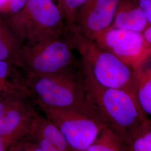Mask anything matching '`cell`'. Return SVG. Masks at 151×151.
<instances>
[{
	"mask_svg": "<svg viewBox=\"0 0 151 151\" xmlns=\"http://www.w3.org/2000/svg\"><path fill=\"white\" fill-rule=\"evenodd\" d=\"M29 134L41 137L49 143L63 151H75L69 145L57 127L39 114L32 124Z\"/></svg>",
	"mask_w": 151,
	"mask_h": 151,
	"instance_id": "12",
	"label": "cell"
},
{
	"mask_svg": "<svg viewBox=\"0 0 151 151\" xmlns=\"http://www.w3.org/2000/svg\"><path fill=\"white\" fill-rule=\"evenodd\" d=\"M13 93L30 95L25 77L12 63L0 60V98Z\"/></svg>",
	"mask_w": 151,
	"mask_h": 151,
	"instance_id": "11",
	"label": "cell"
},
{
	"mask_svg": "<svg viewBox=\"0 0 151 151\" xmlns=\"http://www.w3.org/2000/svg\"><path fill=\"white\" fill-rule=\"evenodd\" d=\"M120 1L88 0L77 12L70 28L93 40L112 25Z\"/></svg>",
	"mask_w": 151,
	"mask_h": 151,
	"instance_id": "9",
	"label": "cell"
},
{
	"mask_svg": "<svg viewBox=\"0 0 151 151\" xmlns=\"http://www.w3.org/2000/svg\"><path fill=\"white\" fill-rule=\"evenodd\" d=\"M88 0H63L61 11L64 16L68 29L72 27L75 22L77 12Z\"/></svg>",
	"mask_w": 151,
	"mask_h": 151,
	"instance_id": "17",
	"label": "cell"
},
{
	"mask_svg": "<svg viewBox=\"0 0 151 151\" xmlns=\"http://www.w3.org/2000/svg\"><path fill=\"white\" fill-rule=\"evenodd\" d=\"M7 151H26V150L22 147L20 142L18 141L10 146Z\"/></svg>",
	"mask_w": 151,
	"mask_h": 151,
	"instance_id": "22",
	"label": "cell"
},
{
	"mask_svg": "<svg viewBox=\"0 0 151 151\" xmlns=\"http://www.w3.org/2000/svg\"><path fill=\"white\" fill-rule=\"evenodd\" d=\"M75 66L48 75H25L30 97L39 108L70 110L100 120L87 99L81 69Z\"/></svg>",
	"mask_w": 151,
	"mask_h": 151,
	"instance_id": "2",
	"label": "cell"
},
{
	"mask_svg": "<svg viewBox=\"0 0 151 151\" xmlns=\"http://www.w3.org/2000/svg\"><path fill=\"white\" fill-rule=\"evenodd\" d=\"M135 92L142 109L151 117V67L135 71Z\"/></svg>",
	"mask_w": 151,
	"mask_h": 151,
	"instance_id": "13",
	"label": "cell"
},
{
	"mask_svg": "<svg viewBox=\"0 0 151 151\" xmlns=\"http://www.w3.org/2000/svg\"><path fill=\"white\" fill-rule=\"evenodd\" d=\"M45 117L60 130L75 151H85L106 127L102 122L77 111L57 108L40 107Z\"/></svg>",
	"mask_w": 151,
	"mask_h": 151,
	"instance_id": "6",
	"label": "cell"
},
{
	"mask_svg": "<svg viewBox=\"0 0 151 151\" xmlns=\"http://www.w3.org/2000/svg\"><path fill=\"white\" fill-rule=\"evenodd\" d=\"M128 151H151V119L140 123L125 142Z\"/></svg>",
	"mask_w": 151,
	"mask_h": 151,
	"instance_id": "15",
	"label": "cell"
},
{
	"mask_svg": "<svg viewBox=\"0 0 151 151\" xmlns=\"http://www.w3.org/2000/svg\"><path fill=\"white\" fill-rule=\"evenodd\" d=\"M85 151H128L124 142L108 127L101 131L96 139Z\"/></svg>",
	"mask_w": 151,
	"mask_h": 151,
	"instance_id": "16",
	"label": "cell"
},
{
	"mask_svg": "<svg viewBox=\"0 0 151 151\" xmlns=\"http://www.w3.org/2000/svg\"><path fill=\"white\" fill-rule=\"evenodd\" d=\"M27 0H6L5 6L1 16L7 17L20 10Z\"/></svg>",
	"mask_w": 151,
	"mask_h": 151,
	"instance_id": "18",
	"label": "cell"
},
{
	"mask_svg": "<svg viewBox=\"0 0 151 151\" xmlns=\"http://www.w3.org/2000/svg\"><path fill=\"white\" fill-rule=\"evenodd\" d=\"M142 35L147 43L151 45V24L142 32Z\"/></svg>",
	"mask_w": 151,
	"mask_h": 151,
	"instance_id": "21",
	"label": "cell"
},
{
	"mask_svg": "<svg viewBox=\"0 0 151 151\" xmlns=\"http://www.w3.org/2000/svg\"><path fill=\"white\" fill-rule=\"evenodd\" d=\"M68 30L75 49L81 56V67L99 85L129 92L135 96L134 70L74 29Z\"/></svg>",
	"mask_w": 151,
	"mask_h": 151,
	"instance_id": "4",
	"label": "cell"
},
{
	"mask_svg": "<svg viewBox=\"0 0 151 151\" xmlns=\"http://www.w3.org/2000/svg\"><path fill=\"white\" fill-rule=\"evenodd\" d=\"M75 49L68 32L58 38L31 45H22L13 64L25 75H48L75 64Z\"/></svg>",
	"mask_w": 151,
	"mask_h": 151,
	"instance_id": "5",
	"label": "cell"
},
{
	"mask_svg": "<svg viewBox=\"0 0 151 151\" xmlns=\"http://www.w3.org/2000/svg\"><path fill=\"white\" fill-rule=\"evenodd\" d=\"M87 99L98 118L124 143L146 118L136 96L129 92L101 86L80 65Z\"/></svg>",
	"mask_w": 151,
	"mask_h": 151,
	"instance_id": "1",
	"label": "cell"
},
{
	"mask_svg": "<svg viewBox=\"0 0 151 151\" xmlns=\"http://www.w3.org/2000/svg\"><path fill=\"white\" fill-rule=\"evenodd\" d=\"M146 14V17L151 24V0H134Z\"/></svg>",
	"mask_w": 151,
	"mask_h": 151,
	"instance_id": "20",
	"label": "cell"
},
{
	"mask_svg": "<svg viewBox=\"0 0 151 151\" xmlns=\"http://www.w3.org/2000/svg\"><path fill=\"white\" fill-rule=\"evenodd\" d=\"M22 44L6 22L5 17L0 15V60L13 61Z\"/></svg>",
	"mask_w": 151,
	"mask_h": 151,
	"instance_id": "14",
	"label": "cell"
},
{
	"mask_svg": "<svg viewBox=\"0 0 151 151\" xmlns=\"http://www.w3.org/2000/svg\"><path fill=\"white\" fill-rule=\"evenodd\" d=\"M5 19L22 45L58 38L68 32L63 13L53 0H27L20 10Z\"/></svg>",
	"mask_w": 151,
	"mask_h": 151,
	"instance_id": "3",
	"label": "cell"
},
{
	"mask_svg": "<svg viewBox=\"0 0 151 151\" xmlns=\"http://www.w3.org/2000/svg\"><path fill=\"white\" fill-rule=\"evenodd\" d=\"M150 25L146 14L134 0H120L111 27L142 33Z\"/></svg>",
	"mask_w": 151,
	"mask_h": 151,
	"instance_id": "10",
	"label": "cell"
},
{
	"mask_svg": "<svg viewBox=\"0 0 151 151\" xmlns=\"http://www.w3.org/2000/svg\"><path fill=\"white\" fill-rule=\"evenodd\" d=\"M134 71L143 68L151 57V45L140 32L110 27L93 40Z\"/></svg>",
	"mask_w": 151,
	"mask_h": 151,
	"instance_id": "7",
	"label": "cell"
},
{
	"mask_svg": "<svg viewBox=\"0 0 151 151\" xmlns=\"http://www.w3.org/2000/svg\"><path fill=\"white\" fill-rule=\"evenodd\" d=\"M25 138L29 139L37 143L43 151H63L57 148L55 146H53L47 140H44V139L37 135L29 134Z\"/></svg>",
	"mask_w": 151,
	"mask_h": 151,
	"instance_id": "19",
	"label": "cell"
},
{
	"mask_svg": "<svg viewBox=\"0 0 151 151\" xmlns=\"http://www.w3.org/2000/svg\"><path fill=\"white\" fill-rule=\"evenodd\" d=\"M30 99L25 93L0 98V137L9 148L28 135L38 115Z\"/></svg>",
	"mask_w": 151,
	"mask_h": 151,
	"instance_id": "8",
	"label": "cell"
},
{
	"mask_svg": "<svg viewBox=\"0 0 151 151\" xmlns=\"http://www.w3.org/2000/svg\"><path fill=\"white\" fill-rule=\"evenodd\" d=\"M9 146L1 137H0V151H7Z\"/></svg>",
	"mask_w": 151,
	"mask_h": 151,
	"instance_id": "23",
	"label": "cell"
},
{
	"mask_svg": "<svg viewBox=\"0 0 151 151\" xmlns=\"http://www.w3.org/2000/svg\"><path fill=\"white\" fill-rule=\"evenodd\" d=\"M53 1L57 4V5L58 6V7H60V9L61 10V6H62L63 0H53Z\"/></svg>",
	"mask_w": 151,
	"mask_h": 151,
	"instance_id": "24",
	"label": "cell"
}]
</instances>
